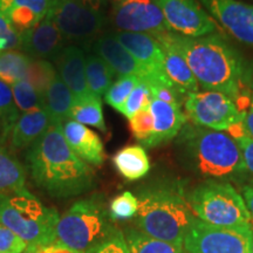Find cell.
Listing matches in <instances>:
<instances>
[{"instance_id":"1","label":"cell","mask_w":253,"mask_h":253,"mask_svg":"<svg viewBox=\"0 0 253 253\" xmlns=\"http://www.w3.org/2000/svg\"><path fill=\"white\" fill-rule=\"evenodd\" d=\"M26 162L34 184L54 198L75 197L94 185L93 170L71 149L60 123L28 148Z\"/></svg>"},{"instance_id":"2","label":"cell","mask_w":253,"mask_h":253,"mask_svg":"<svg viewBox=\"0 0 253 253\" xmlns=\"http://www.w3.org/2000/svg\"><path fill=\"white\" fill-rule=\"evenodd\" d=\"M168 39L181 54L198 84L204 89L219 91L231 99L240 96L244 61L237 50L219 34L190 38L168 32Z\"/></svg>"},{"instance_id":"3","label":"cell","mask_w":253,"mask_h":253,"mask_svg":"<svg viewBox=\"0 0 253 253\" xmlns=\"http://www.w3.org/2000/svg\"><path fill=\"white\" fill-rule=\"evenodd\" d=\"M138 210L135 229L154 239L183 246L184 238L197 219L179 182L158 179L137 190Z\"/></svg>"},{"instance_id":"4","label":"cell","mask_w":253,"mask_h":253,"mask_svg":"<svg viewBox=\"0 0 253 253\" xmlns=\"http://www.w3.org/2000/svg\"><path fill=\"white\" fill-rule=\"evenodd\" d=\"M176 147L183 166L207 179L239 182L249 172L238 143L227 132L185 125Z\"/></svg>"},{"instance_id":"5","label":"cell","mask_w":253,"mask_h":253,"mask_svg":"<svg viewBox=\"0 0 253 253\" xmlns=\"http://www.w3.org/2000/svg\"><path fill=\"white\" fill-rule=\"evenodd\" d=\"M60 214L43 205L28 190L0 195V224L8 227L28 246L39 248L56 242Z\"/></svg>"},{"instance_id":"6","label":"cell","mask_w":253,"mask_h":253,"mask_svg":"<svg viewBox=\"0 0 253 253\" xmlns=\"http://www.w3.org/2000/svg\"><path fill=\"white\" fill-rule=\"evenodd\" d=\"M112 217L99 195L80 199L60 216L55 229L56 242L80 253L100 243L115 230Z\"/></svg>"},{"instance_id":"7","label":"cell","mask_w":253,"mask_h":253,"mask_svg":"<svg viewBox=\"0 0 253 253\" xmlns=\"http://www.w3.org/2000/svg\"><path fill=\"white\" fill-rule=\"evenodd\" d=\"M188 203L199 220L216 226L252 225L244 198L226 181L207 179L189 194Z\"/></svg>"},{"instance_id":"8","label":"cell","mask_w":253,"mask_h":253,"mask_svg":"<svg viewBox=\"0 0 253 253\" xmlns=\"http://www.w3.org/2000/svg\"><path fill=\"white\" fill-rule=\"evenodd\" d=\"M252 225L224 227L198 218L186 233L183 248L188 253H250Z\"/></svg>"},{"instance_id":"9","label":"cell","mask_w":253,"mask_h":253,"mask_svg":"<svg viewBox=\"0 0 253 253\" xmlns=\"http://www.w3.org/2000/svg\"><path fill=\"white\" fill-rule=\"evenodd\" d=\"M46 18L58 27L65 40L86 42L100 33L104 19L99 9L80 0H50Z\"/></svg>"},{"instance_id":"10","label":"cell","mask_w":253,"mask_h":253,"mask_svg":"<svg viewBox=\"0 0 253 253\" xmlns=\"http://www.w3.org/2000/svg\"><path fill=\"white\" fill-rule=\"evenodd\" d=\"M185 114L194 125L224 131L242 119V113L227 95L213 90L190 93L184 99Z\"/></svg>"},{"instance_id":"11","label":"cell","mask_w":253,"mask_h":253,"mask_svg":"<svg viewBox=\"0 0 253 253\" xmlns=\"http://www.w3.org/2000/svg\"><path fill=\"white\" fill-rule=\"evenodd\" d=\"M172 32L179 36L199 38L219 33L216 20L197 0H154Z\"/></svg>"},{"instance_id":"12","label":"cell","mask_w":253,"mask_h":253,"mask_svg":"<svg viewBox=\"0 0 253 253\" xmlns=\"http://www.w3.org/2000/svg\"><path fill=\"white\" fill-rule=\"evenodd\" d=\"M113 23L120 32L144 33L151 37L171 32L154 0H126L113 9Z\"/></svg>"},{"instance_id":"13","label":"cell","mask_w":253,"mask_h":253,"mask_svg":"<svg viewBox=\"0 0 253 253\" xmlns=\"http://www.w3.org/2000/svg\"><path fill=\"white\" fill-rule=\"evenodd\" d=\"M237 40L253 47V5L239 0H199Z\"/></svg>"},{"instance_id":"14","label":"cell","mask_w":253,"mask_h":253,"mask_svg":"<svg viewBox=\"0 0 253 253\" xmlns=\"http://www.w3.org/2000/svg\"><path fill=\"white\" fill-rule=\"evenodd\" d=\"M94 50L120 78L136 75L147 81L151 77L150 72L126 49L115 34L100 37L94 43Z\"/></svg>"},{"instance_id":"15","label":"cell","mask_w":253,"mask_h":253,"mask_svg":"<svg viewBox=\"0 0 253 253\" xmlns=\"http://www.w3.org/2000/svg\"><path fill=\"white\" fill-rule=\"evenodd\" d=\"M65 38L48 18L21 34V47L32 59H55L65 48Z\"/></svg>"},{"instance_id":"16","label":"cell","mask_w":253,"mask_h":253,"mask_svg":"<svg viewBox=\"0 0 253 253\" xmlns=\"http://www.w3.org/2000/svg\"><path fill=\"white\" fill-rule=\"evenodd\" d=\"M115 37L126 47V49L150 72L151 77L145 82L167 77L164 72L163 49L154 37L130 32H119Z\"/></svg>"},{"instance_id":"17","label":"cell","mask_w":253,"mask_h":253,"mask_svg":"<svg viewBox=\"0 0 253 253\" xmlns=\"http://www.w3.org/2000/svg\"><path fill=\"white\" fill-rule=\"evenodd\" d=\"M58 74L71 89L74 100L91 95L86 78V55L78 46H66L54 59Z\"/></svg>"},{"instance_id":"18","label":"cell","mask_w":253,"mask_h":253,"mask_svg":"<svg viewBox=\"0 0 253 253\" xmlns=\"http://www.w3.org/2000/svg\"><path fill=\"white\" fill-rule=\"evenodd\" d=\"M150 112L154 118V130L150 140L145 144L147 148H154L171 141L178 136L188 121V116L182 110V107L155 99L150 103Z\"/></svg>"},{"instance_id":"19","label":"cell","mask_w":253,"mask_h":253,"mask_svg":"<svg viewBox=\"0 0 253 253\" xmlns=\"http://www.w3.org/2000/svg\"><path fill=\"white\" fill-rule=\"evenodd\" d=\"M62 132L71 149L86 163L100 167L104 162V148L99 135L74 120L62 125Z\"/></svg>"},{"instance_id":"20","label":"cell","mask_w":253,"mask_h":253,"mask_svg":"<svg viewBox=\"0 0 253 253\" xmlns=\"http://www.w3.org/2000/svg\"><path fill=\"white\" fill-rule=\"evenodd\" d=\"M154 38L163 49L164 72L170 82L184 96L190 93H197L199 86L194 73L191 72L184 58L171 45V42L168 39L167 33L158 34Z\"/></svg>"},{"instance_id":"21","label":"cell","mask_w":253,"mask_h":253,"mask_svg":"<svg viewBox=\"0 0 253 253\" xmlns=\"http://www.w3.org/2000/svg\"><path fill=\"white\" fill-rule=\"evenodd\" d=\"M50 0H0V13L23 34L46 17Z\"/></svg>"},{"instance_id":"22","label":"cell","mask_w":253,"mask_h":253,"mask_svg":"<svg viewBox=\"0 0 253 253\" xmlns=\"http://www.w3.org/2000/svg\"><path fill=\"white\" fill-rule=\"evenodd\" d=\"M52 120L46 108L23 113L15 122L9 136V144L13 150L30 148L48 130Z\"/></svg>"},{"instance_id":"23","label":"cell","mask_w":253,"mask_h":253,"mask_svg":"<svg viewBox=\"0 0 253 253\" xmlns=\"http://www.w3.org/2000/svg\"><path fill=\"white\" fill-rule=\"evenodd\" d=\"M114 167L128 181H137L149 172V157L142 145H128L113 157Z\"/></svg>"},{"instance_id":"24","label":"cell","mask_w":253,"mask_h":253,"mask_svg":"<svg viewBox=\"0 0 253 253\" xmlns=\"http://www.w3.org/2000/svg\"><path fill=\"white\" fill-rule=\"evenodd\" d=\"M73 102L74 96L71 89L62 81L60 75L56 74L45 94V107L52 123L63 125L66 121L71 120Z\"/></svg>"},{"instance_id":"25","label":"cell","mask_w":253,"mask_h":253,"mask_svg":"<svg viewBox=\"0 0 253 253\" xmlns=\"http://www.w3.org/2000/svg\"><path fill=\"white\" fill-rule=\"evenodd\" d=\"M26 172L5 147H0V195L26 191Z\"/></svg>"},{"instance_id":"26","label":"cell","mask_w":253,"mask_h":253,"mask_svg":"<svg viewBox=\"0 0 253 253\" xmlns=\"http://www.w3.org/2000/svg\"><path fill=\"white\" fill-rule=\"evenodd\" d=\"M71 120H74L84 126H96L103 132L107 131L101 97L94 94L82 97V99L74 100L71 110Z\"/></svg>"},{"instance_id":"27","label":"cell","mask_w":253,"mask_h":253,"mask_svg":"<svg viewBox=\"0 0 253 253\" xmlns=\"http://www.w3.org/2000/svg\"><path fill=\"white\" fill-rule=\"evenodd\" d=\"M123 233L130 253H188L181 245L154 239L143 235L135 227H126Z\"/></svg>"},{"instance_id":"28","label":"cell","mask_w":253,"mask_h":253,"mask_svg":"<svg viewBox=\"0 0 253 253\" xmlns=\"http://www.w3.org/2000/svg\"><path fill=\"white\" fill-rule=\"evenodd\" d=\"M31 56L19 50H6L0 53V81L8 86L26 80Z\"/></svg>"},{"instance_id":"29","label":"cell","mask_w":253,"mask_h":253,"mask_svg":"<svg viewBox=\"0 0 253 253\" xmlns=\"http://www.w3.org/2000/svg\"><path fill=\"white\" fill-rule=\"evenodd\" d=\"M115 73L96 54H90L86 59L87 84L91 94L101 97L113 84Z\"/></svg>"},{"instance_id":"30","label":"cell","mask_w":253,"mask_h":253,"mask_svg":"<svg viewBox=\"0 0 253 253\" xmlns=\"http://www.w3.org/2000/svg\"><path fill=\"white\" fill-rule=\"evenodd\" d=\"M11 86L0 81V147H4L11 136L12 129L19 119Z\"/></svg>"},{"instance_id":"31","label":"cell","mask_w":253,"mask_h":253,"mask_svg":"<svg viewBox=\"0 0 253 253\" xmlns=\"http://www.w3.org/2000/svg\"><path fill=\"white\" fill-rule=\"evenodd\" d=\"M56 74H58V72L55 71L54 66L49 61L33 59L30 63V67H28L26 81L30 82L34 89L45 97L46 91Z\"/></svg>"},{"instance_id":"32","label":"cell","mask_w":253,"mask_h":253,"mask_svg":"<svg viewBox=\"0 0 253 253\" xmlns=\"http://www.w3.org/2000/svg\"><path fill=\"white\" fill-rule=\"evenodd\" d=\"M15 106L19 112L27 113L34 109H42L45 107V97L38 93L33 86L26 80L11 86Z\"/></svg>"},{"instance_id":"33","label":"cell","mask_w":253,"mask_h":253,"mask_svg":"<svg viewBox=\"0 0 253 253\" xmlns=\"http://www.w3.org/2000/svg\"><path fill=\"white\" fill-rule=\"evenodd\" d=\"M141 80L142 79L136 77V75L119 78V80L115 84H113L109 89L107 90V93L104 94V100L114 109L121 112L126 99L131 94V91L135 89V87L140 84Z\"/></svg>"},{"instance_id":"34","label":"cell","mask_w":253,"mask_h":253,"mask_svg":"<svg viewBox=\"0 0 253 253\" xmlns=\"http://www.w3.org/2000/svg\"><path fill=\"white\" fill-rule=\"evenodd\" d=\"M151 101H153V95H151L150 88L147 82L141 80L140 84L135 87V89L129 95L120 113L123 114L129 120L132 115L140 112L141 109L150 107Z\"/></svg>"},{"instance_id":"35","label":"cell","mask_w":253,"mask_h":253,"mask_svg":"<svg viewBox=\"0 0 253 253\" xmlns=\"http://www.w3.org/2000/svg\"><path fill=\"white\" fill-rule=\"evenodd\" d=\"M138 210V199L130 191H125L116 196L109 205V214L112 219H130Z\"/></svg>"},{"instance_id":"36","label":"cell","mask_w":253,"mask_h":253,"mask_svg":"<svg viewBox=\"0 0 253 253\" xmlns=\"http://www.w3.org/2000/svg\"><path fill=\"white\" fill-rule=\"evenodd\" d=\"M130 129L134 137L140 142L142 147H145L150 140L154 130V118L150 112V107L141 109L129 119Z\"/></svg>"},{"instance_id":"37","label":"cell","mask_w":253,"mask_h":253,"mask_svg":"<svg viewBox=\"0 0 253 253\" xmlns=\"http://www.w3.org/2000/svg\"><path fill=\"white\" fill-rule=\"evenodd\" d=\"M86 253H130L122 230H115L96 245L88 250Z\"/></svg>"},{"instance_id":"38","label":"cell","mask_w":253,"mask_h":253,"mask_svg":"<svg viewBox=\"0 0 253 253\" xmlns=\"http://www.w3.org/2000/svg\"><path fill=\"white\" fill-rule=\"evenodd\" d=\"M21 47V34L18 33L11 21L0 13V53Z\"/></svg>"},{"instance_id":"39","label":"cell","mask_w":253,"mask_h":253,"mask_svg":"<svg viewBox=\"0 0 253 253\" xmlns=\"http://www.w3.org/2000/svg\"><path fill=\"white\" fill-rule=\"evenodd\" d=\"M30 248L13 231L0 224V253H25Z\"/></svg>"},{"instance_id":"40","label":"cell","mask_w":253,"mask_h":253,"mask_svg":"<svg viewBox=\"0 0 253 253\" xmlns=\"http://www.w3.org/2000/svg\"><path fill=\"white\" fill-rule=\"evenodd\" d=\"M238 143L240 151H242L244 163L249 172L253 173V138L248 136H242V137L236 138Z\"/></svg>"},{"instance_id":"41","label":"cell","mask_w":253,"mask_h":253,"mask_svg":"<svg viewBox=\"0 0 253 253\" xmlns=\"http://www.w3.org/2000/svg\"><path fill=\"white\" fill-rule=\"evenodd\" d=\"M31 253H80L75 250H73L68 246L61 244V243L55 242L52 244L39 246V248H33Z\"/></svg>"},{"instance_id":"42","label":"cell","mask_w":253,"mask_h":253,"mask_svg":"<svg viewBox=\"0 0 253 253\" xmlns=\"http://www.w3.org/2000/svg\"><path fill=\"white\" fill-rule=\"evenodd\" d=\"M242 121L244 125L246 136L253 138V96L251 97V103H250L249 108L242 112Z\"/></svg>"},{"instance_id":"43","label":"cell","mask_w":253,"mask_h":253,"mask_svg":"<svg viewBox=\"0 0 253 253\" xmlns=\"http://www.w3.org/2000/svg\"><path fill=\"white\" fill-rule=\"evenodd\" d=\"M243 196H244V201L250 214H251L253 219V183L251 184H246L243 186Z\"/></svg>"},{"instance_id":"44","label":"cell","mask_w":253,"mask_h":253,"mask_svg":"<svg viewBox=\"0 0 253 253\" xmlns=\"http://www.w3.org/2000/svg\"><path fill=\"white\" fill-rule=\"evenodd\" d=\"M243 80L245 81V84H248V86L251 88V89H253V65L251 66V67L245 68Z\"/></svg>"},{"instance_id":"45","label":"cell","mask_w":253,"mask_h":253,"mask_svg":"<svg viewBox=\"0 0 253 253\" xmlns=\"http://www.w3.org/2000/svg\"><path fill=\"white\" fill-rule=\"evenodd\" d=\"M80 1L84 2V4H86L87 6H89V7H93L100 11V7L106 4L107 0H80Z\"/></svg>"},{"instance_id":"46","label":"cell","mask_w":253,"mask_h":253,"mask_svg":"<svg viewBox=\"0 0 253 253\" xmlns=\"http://www.w3.org/2000/svg\"><path fill=\"white\" fill-rule=\"evenodd\" d=\"M250 253H253V221H252V238H251V246H250Z\"/></svg>"},{"instance_id":"47","label":"cell","mask_w":253,"mask_h":253,"mask_svg":"<svg viewBox=\"0 0 253 253\" xmlns=\"http://www.w3.org/2000/svg\"><path fill=\"white\" fill-rule=\"evenodd\" d=\"M114 2H115V4H121V2H123V1H126V0H113Z\"/></svg>"},{"instance_id":"48","label":"cell","mask_w":253,"mask_h":253,"mask_svg":"<svg viewBox=\"0 0 253 253\" xmlns=\"http://www.w3.org/2000/svg\"><path fill=\"white\" fill-rule=\"evenodd\" d=\"M32 249H33V246H30V248L27 249V251L25 252V253H31V252H32Z\"/></svg>"}]
</instances>
